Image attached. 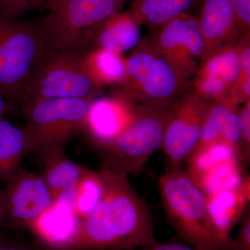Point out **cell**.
Masks as SVG:
<instances>
[{"label":"cell","instance_id":"obj_1","mask_svg":"<svg viewBox=\"0 0 250 250\" xmlns=\"http://www.w3.org/2000/svg\"><path fill=\"white\" fill-rule=\"evenodd\" d=\"M103 191L67 250H132L158 243L150 210L127 176L103 166Z\"/></svg>","mask_w":250,"mask_h":250},{"label":"cell","instance_id":"obj_2","mask_svg":"<svg viewBox=\"0 0 250 250\" xmlns=\"http://www.w3.org/2000/svg\"><path fill=\"white\" fill-rule=\"evenodd\" d=\"M165 213L179 238L196 250H231L220 239L206 205V197L188 172L170 171L159 179Z\"/></svg>","mask_w":250,"mask_h":250},{"label":"cell","instance_id":"obj_3","mask_svg":"<svg viewBox=\"0 0 250 250\" xmlns=\"http://www.w3.org/2000/svg\"><path fill=\"white\" fill-rule=\"evenodd\" d=\"M40 22L0 14V93L21 108L31 76L47 52Z\"/></svg>","mask_w":250,"mask_h":250},{"label":"cell","instance_id":"obj_4","mask_svg":"<svg viewBox=\"0 0 250 250\" xmlns=\"http://www.w3.org/2000/svg\"><path fill=\"white\" fill-rule=\"evenodd\" d=\"M126 80L113 87V95L131 103L173 105L190 90L191 83L182 80L156 52L150 39L140 41L126 59Z\"/></svg>","mask_w":250,"mask_h":250},{"label":"cell","instance_id":"obj_5","mask_svg":"<svg viewBox=\"0 0 250 250\" xmlns=\"http://www.w3.org/2000/svg\"><path fill=\"white\" fill-rule=\"evenodd\" d=\"M125 0H50L48 14L40 22L48 50L79 51L91 48L97 27L121 11Z\"/></svg>","mask_w":250,"mask_h":250},{"label":"cell","instance_id":"obj_6","mask_svg":"<svg viewBox=\"0 0 250 250\" xmlns=\"http://www.w3.org/2000/svg\"><path fill=\"white\" fill-rule=\"evenodd\" d=\"M173 106L139 104L127 127L108 147L98 151L104 166L126 176L141 172L153 153L162 146Z\"/></svg>","mask_w":250,"mask_h":250},{"label":"cell","instance_id":"obj_7","mask_svg":"<svg viewBox=\"0 0 250 250\" xmlns=\"http://www.w3.org/2000/svg\"><path fill=\"white\" fill-rule=\"evenodd\" d=\"M92 100L42 98L23 104L21 111L26 121L23 129L29 152L64 147L72 135L82 130Z\"/></svg>","mask_w":250,"mask_h":250},{"label":"cell","instance_id":"obj_8","mask_svg":"<svg viewBox=\"0 0 250 250\" xmlns=\"http://www.w3.org/2000/svg\"><path fill=\"white\" fill-rule=\"evenodd\" d=\"M85 52L47 49L31 76L23 104L42 98L93 100L102 88L83 68L82 59Z\"/></svg>","mask_w":250,"mask_h":250},{"label":"cell","instance_id":"obj_9","mask_svg":"<svg viewBox=\"0 0 250 250\" xmlns=\"http://www.w3.org/2000/svg\"><path fill=\"white\" fill-rule=\"evenodd\" d=\"M154 48L185 82L191 83L201 60L204 42L197 23L184 13L156 28Z\"/></svg>","mask_w":250,"mask_h":250},{"label":"cell","instance_id":"obj_10","mask_svg":"<svg viewBox=\"0 0 250 250\" xmlns=\"http://www.w3.org/2000/svg\"><path fill=\"white\" fill-rule=\"evenodd\" d=\"M210 103L191 90L179 99L171 111L166 125L162 148L170 170H179L196 148Z\"/></svg>","mask_w":250,"mask_h":250},{"label":"cell","instance_id":"obj_11","mask_svg":"<svg viewBox=\"0 0 250 250\" xmlns=\"http://www.w3.org/2000/svg\"><path fill=\"white\" fill-rule=\"evenodd\" d=\"M6 181L2 194L5 224L16 229H28L52 205L53 194L42 175L21 167Z\"/></svg>","mask_w":250,"mask_h":250},{"label":"cell","instance_id":"obj_12","mask_svg":"<svg viewBox=\"0 0 250 250\" xmlns=\"http://www.w3.org/2000/svg\"><path fill=\"white\" fill-rule=\"evenodd\" d=\"M236 45L220 47L200 60L191 82L192 93L208 103L230 100L240 75Z\"/></svg>","mask_w":250,"mask_h":250},{"label":"cell","instance_id":"obj_13","mask_svg":"<svg viewBox=\"0 0 250 250\" xmlns=\"http://www.w3.org/2000/svg\"><path fill=\"white\" fill-rule=\"evenodd\" d=\"M139 105L114 95L110 98L93 99L82 130L98 151L105 149L133 121Z\"/></svg>","mask_w":250,"mask_h":250},{"label":"cell","instance_id":"obj_14","mask_svg":"<svg viewBox=\"0 0 250 250\" xmlns=\"http://www.w3.org/2000/svg\"><path fill=\"white\" fill-rule=\"evenodd\" d=\"M198 21L204 41L202 59L220 47L238 44L241 33L229 0H202Z\"/></svg>","mask_w":250,"mask_h":250},{"label":"cell","instance_id":"obj_15","mask_svg":"<svg viewBox=\"0 0 250 250\" xmlns=\"http://www.w3.org/2000/svg\"><path fill=\"white\" fill-rule=\"evenodd\" d=\"M81 223L82 218L74 208L54 201L28 229L49 250H67L78 234Z\"/></svg>","mask_w":250,"mask_h":250},{"label":"cell","instance_id":"obj_16","mask_svg":"<svg viewBox=\"0 0 250 250\" xmlns=\"http://www.w3.org/2000/svg\"><path fill=\"white\" fill-rule=\"evenodd\" d=\"M250 177H247L239 188L223 190L205 195L206 205L219 236L231 248L233 239L230 231L241 220L250 205Z\"/></svg>","mask_w":250,"mask_h":250},{"label":"cell","instance_id":"obj_17","mask_svg":"<svg viewBox=\"0 0 250 250\" xmlns=\"http://www.w3.org/2000/svg\"><path fill=\"white\" fill-rule=\"evenodd\" d=\"M141 25L131 11H119L97 27L92 37L91 48L122 54L139 43Z\"/></svg>","mask_w":250,"mask_h":250},{"label":"cell","instance_id":"obj_18","mask_svg":"<svg viewBox=\"0 0 250 250\" xmlns=\"http://www.w3.org/2000/svg\"><path fill=\"white\" fill-rule=\"evenodd\" d=\"M217 139L225 140L239 150L241 140L239 109L238 105L230 100L210 103L197 147Z\"/></svg>","mask_w":250,"mask_h":250},{"label":"cell","instance_id":"obj_19","mask_svg":"<svg viewBox=\"0 0 250 250\" xmlns=\"http://www.w3.org/2000/svg\"><path fill=\"white\" fill-rule=\"evenodd\" d=\"M82 62L87 75L100 88L118 86L126 80V59L121 54L90 48L82 55Z\"/></svg>","mask_w":250,"mask_h":250},{"label":"cell","instance_id":"obj_20","mask_svg":"<svg viewBox=\"0 0 250 250\" xmlns=\"http://www.w3.org/2000/svg\"><path fill=\"white\" fill-rule=\"evenodd\" d=\"M43 178L54 197L59 192L77 185L85 167L70 160L64 147L49 148L39 152Z\"/></svg>","mask_w":250,"mask_h":250},{"label":"cell","instance_id":"obj_21","mask_svg":"<svg viewBox=\"0 0 250 250\" xmlns=\"http://www.w3.org/2000/svg\"><path fill=\"white\" fill-rule=\"evenodd\" d=\"M188 160V174L197 187L215 167L231 161H241L238 147L224 139L197 146Z\"/></svg>","mask_w":250,"mask_h":250},{"label":"cell","instance_id":"obj_22","mask_svg":"<svg viewBox=\"0 0 250 250\" xmlns=\"http://www.w3.org/2000/svg\"><path fill=\"white\" fill-rule=\"evenodd\" d=\"M29 152L24 129L0 119V181L7 180L18 170L23 156Z\"/></svg>","mask_w":250,"mask_h":250},{"label":"cell","instance_id":"obj_23","mask_svg":"<svg viewBox=\"0 0 250 250\" xmlns=\"http://www.w3.org/2000/svg\"><path fill=\"white\" fill-rule=\"evenodd\" d=\"M199 0H134L131 12L141 24L156 29L179 15L187 13Z\"/></svg>","mask_w":250,"mask_h":250},{"label":"cell","instance_id":"obj_24","mask_svg":"<svg viewBox=\"0 0 250 250\" xmlns=\"http://www.w3.org/2000/svg\"><path fill=\"white\" fill-rule=\"evenodd\" d=\"M103 179L100 172L84 168L76 186L75 210L80 218L91 214L103 195Z\"/></svg>","mask_w":250,"mask_h":250},{"label":"cell","instance_id":"obj_25","mask_svg":"<svg viewBox=\"0 0 250 250\" xmlns=\"http://www.w3.org/2000/svg\"><path fill=\"white\" fill-rule=\"evenodd\" d=\"M245 179L241 161H231L215 167L198 187L205 195H208L223 190L239 188Z\"/></svg>","mask_w":250,"mask_h":250},{"label":"cell","instance_id":"obj_26","mask_svg":"<svg viewBox=\"0 0 250 250\" xmlns=\"http://www.w3.org/2000/svg\"><path fill=\"white\" fill-rule=\"evenodd\" d=\"M50 0H0V14L14 18H21L27 11L42 5L48 4Z\"/></svg>","mask_w":250,"mask_h":250},{"label":"cell","instance_id":"obj_27","mask_svg":"<svg viewBox=\"0 0 250 250\" xmlns=\"http://www.w3.org/2000/svg\"><path fill=\"white\" fill-rule=\"evenodd\" d=\"M241 125V140L240 146L241 162L249 164L250 161V100L243 104L239 110Z\"/></svg>","mask_w":250,"mask_h":250},{"label":"cell","instance_id":"obj_28","mask_svg":"<svg viewBox=\"0 0 250 250\" xmlns=\"http://www.w3.org/2000/svg\"><path fill=\"white\" fill-rule=\"evenodd\" d=\"M238 236L231 243V250H250V209L247 207L239 221Z\"/></svg>","mask_w":250,"mask_h":250},{"label":"cell","instance_id":"obj_29","mask_svg":"<svg viewBox=\"0 0 250 250\" xmlns=\"http://www.w3.org/2000/svg\"><path fill=\"white\" fill-rule=\"evenodd\" d=\"M232 6L241 36L250 32V0H229Z\"/></svg>","mask_w":250,"mask_h":250},{"label":"cell","instance_id":"obj_30","mask_svg":"<svg viewBox=\"0 0 250 250\" xmlns=\"http://www.w3.org/2000/svg\"><path fill=\"white\" fill-rule=\"evenodd\" d=\"M230 100L236 105L250 100V75H239L231 89Z\"/></svg>","mask_w":250,"mask_h":250},{"label":"cell","instance_id":"obj_31","mask_svg":"<svg viewBox=\"0 0 250 250\" xmlns=\"http://www.w3.org/2000/svg\"><path fill=\"white\" fill-rule=\"evenodd\" d=\"M240 75H250V32L241 36L236 45Z\"/></svg>","mask_w":250,"mask_h":250},{"label":"cell","instance_id":"obj_32","mask_svg":"<svg viewBox=\"0 0 250 250\" xmlns=\"http://www.w3.org/2000/svg\"><path fill=\"white\" fill-rule=\"evenodd\" d=\"M132 250H196L186 243H177V242H167L161 243L158 242L153 246L146 248H138Z\"/></svg>","mask_w":250,"mask_h":250},{"label":"cell","instance_id":"obj_33","mask_svg":"<svg viewBox=\"0 0 250 250\" xmlns=\"http://www.w3.org/2000/svg\"><path fill=\"white\" fill-rule=\"evenodd\" d=\"M11 109H12V106L6 101L4 97L0 93V119L3 118L5 113Z\"/></svg>","mask_w":250,"mask_h":250},{"label":"cell","instance_id":"obj_34","mask_svg":"<svg viewBox=\"0 0 250 250\" xmlns=\"http://www.w3.org/2000/svg\"><path fill=\"white\" fill-rule=\"evenodd\" d=\"M0 250H34L23 245H0Z\"/></svg>","mask_w":250,"mask_h":250},{"label":"cell","instance_id":"obj_35","mask_svg":"<svg viewBox=\"0 0 250 250\" xmlns=\"http://www.w3.org/2000/svg\"><path fill=\"white\" fill-rule=\"evenodd\" d=\"M3 192L0 191V227L5 224L4 206H3Z\"/></svg>","mask_w":250,"mask_h":250},{"label":"cell","instance_id":"obj_36","mask_svg":"<svg viewBox=\"0 0 250 250\" xmlns=\"http://www.w3.org/2000/svg\"><path fill=\"white\" fill-rule=\"evenodd\" d=\"M1 244V239H0V245Z\"/></svg>","mask_w":250,"mask_h":250}]
</instances>
